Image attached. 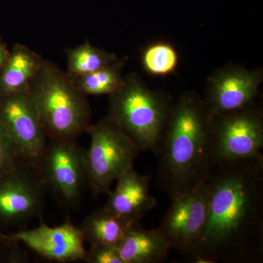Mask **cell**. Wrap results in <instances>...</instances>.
I'll list each match as a JSON object with an SVG mask.
<instances>
[{
	"label": "cell",
	"mask_w": 263,
	"mask_h": 263,
	"mask_svg": "<svg viewBox=\"0 0 263 263\" xmlns=\"http://www.w3.org/2000/svg\"><path fill=\"white\" fill-rule=\"evenodd\" d=\"M44 187L37 170L24 164L0 176V221L14 224L35 217L42 211Z\"/></svg>",
	"instance_id": "obj_11"
},
{
	"label": "cell",
	"mask_w": 263,
	"mask_h": 263,
	"mask_svg": "<svg viewBox=\"0 0 263 263\" xmlns=\"http://www.w3.org/2000/svg\"><path fill=\"white\" fill-rule=\"evenodd\" d=\"M37 171L44 186L68 206L76 205L88 187L85 150L76 141L50 139Z\"/></svg>",
	"instance_id": "obj_7"
},
{
	"label": "cell",
	"mask_w": 263,
	"mask_h": 263,
	"mask_svg": "<svg viewBox=\"0 0 263 263\" xmlns=\"http://www.w3.org/2000/svg\"><path fill=\"white\" fill-rule=\"evenodd\" d=\"M262 82L261 67L247 69L229 62L208 77L202 99L213 117L229 113L255 103Z\"/></svg>",
	"instance_id": "obj_9"
},
{
	"label": "cell",
	"mask_w": 263,
	"mask_h": 263,
	"mask_svg": "<svg viewBox=\"0 0 263 263\" xmlns=\"http://www.w3.org/2000/svg\"><path fill=\"white\" fill-rule=\"evenodd\" d=\"M44 60L27 46L15 44L0 72V98L28 89Z\"/></svg>",
	"instance_id": "obj_15"
},
{
	"label": "cell",
	"mask_w": 263,
	"mask_h": 263,
	"mask_svg": "<svg viewBox=\"0 0 263 263\" xmlns=\"http://www.w3.org/2000/svg\"><path fill=\"white\" fill-rule=\"evenodd\" d=\"M174 104L171 95L152 89L133 72L124 76L120 89L109 95L108 115L141 151L157 155Z\"/></svg>",
	"instance_id": "obj_4"
},
{
	"label": "cell",
	"mask_w": 263,
	"mask_h": 263,
	"mask_svg": "<svg viewBox=\"0 0 263 263\" xmlns=\"http://www.w3.org/2000/svg\"><path fill=\"white\" fill-rule=\"evenodd\" d=\"M8 237L10 241L24 243L38 255L54 262L85 260L87 254L81 228L68 221L53 228L41 224Z\"/></svg>",
	"instance_id": "obj_12"
},
{
	"label": "cell",
	"mask_w": 263,
	"mask_h": 263,
	"mask_svg": "<svg viewBox=\"0 0 263 263\" xmlns=\"http://www.w3.org/2000/svg\"><path fill=\"white\" fill-rule=\"evenodd\" d=\"M216 164L224 160L263 157V110L253 103L213 119Z\"/></svg>",
	"instance_id": "obj_6"
},
{
	"label": "cell",
	"mask_w": 263,
	"mask_h": 263,
	"mask_svg": "<svg viewBox=\"0 0 263 263\" xmlns=\"http://www.w3.org/2000/svg\"><path fill=\"white\" fill-rule=\"evenodd\" d=\"M123 263H161L171 250L158 230H146L140 223L129 227L118 246Z\"/></svg>",
	"instance_id": "obj_14"
},
{
	"label": "cell",
	"mask_w": 263,
	"mask_h": 263,
	"mask_svg": "<svg viewBox=\"0 0 263 263\" xmlns=\"http://www.w3.org/2000/svg\"><path fill=\"white\" fill-rule=\"evenodd\" d=\"M9 49L4 41L0 37V72L3 68L10 55Z\"/></svg>",
	"instance_id": "obj_22"
},
{
	"label": "cell",
	"mask_w": 263,
	"mask_h": 263,
	"mask_svg": "<svg viewBox=\"0 0 263 263\" xmlns=\"http://www.w3.org/2000/svg\"><path fill=\"white\" fill-rule=\"evenodd\" d=\"M127 57L84 76L70 79L78 89L85 96L110 95L120 89L124 81V68L127 65Z\"/></svg>",
	"instance_id": "obj_17"
},
{
	"label": "cell",
	"mask_w": 263,
	"mask_h": 263,
	"mask_svg": "<svg viewBox=\"0 0 263 263\" xmlns=\"http://www.w3.org/2000/svg\"><path fill=\"white\" fill-rule=\"evenodd\" d=\"M131 226L104 206L91 213L81 229L85 241L89 242L91 246L118 247Z\"/></svg>",
	"instance_id": "obj_16"
},
{
	"label": "cell",
	"mask_w": 263,
	"mask_h": 263,
	"mask_svg": "<svg viewBox=\"0 0 263 263\" xmlns=\"http://www.w3.org/2000/svg\"><path fill=\"white\" fill-rule=\"evenodd\" d=\"M0 239L5 240H7V241L11 242L10 241L9 237H8V235H5V234H3V233H1V232H0Z\"/></svg>",
	"instance_id": "obj_23"
},
{
	"label": "cell",
	"mask_w": 263,
	"mask_h": 263,
	"mask_svg": "<svg viewBox=\"0 0 263 263\" xmlns=\"http://www.w3.org/2000/svg\"><path fill=\"white\" fill-rule=\"evenodd\" d=\"M0 119L21 163L37 170L48 136L28 89L0 98Z\"/></svg>",
	"instance_id": "obj_8"
},
{
	"label": "cell",
	"mask_w": 263,
	"mask_h": 263,
	"mask_svg": "<svg viewBox=\"0 0 263 263\" xmlns=\"http://www.w3.org/2000/svg\"><path fill=\"white\" fill-rule=\"evenodd\" d=\"M66 53L67 69L65 72L70 79L95 72L119 58L115 53L92 46L89 41L67 50Z\"/></svg>",
	"instance_id": "obj_18"
},
{
	"label": "cell",
	"mask_w": 263,
	"mask_h": 263,
	"mask_svg": "<svg viewBox=\"0 0 263 263\" xmlns=\"http://www.w3.org/2000/svg\"><path fill=\"white\" fill-rule=\"evenodd\" d=\"M28 90L49 139L77 141L86 133L89 102L56 64L44 60Z\"/></svg>",
	"instance_id": "obj_3"
},
{
	"label": "cell",
	"mask_w": 263,
	"mask_h": 263,
	"mask_svg": "<svg viewBox=\"0 0 263 263\" xmlns=\"http://www.w3.org/2000/svg\"><path fill=\"white\" fill-rule=\"evenodd\" d=\"M86 133L91 137L85 150L88 187L94 197L109 195L114 181L133 168L141 151L108 115L91 124Z\"/></svg>",
	"instance_id": "obj_5"
},
{
	"label": "cell",
	"mask_w": 263,
	"mask_h": 263,
	"mask_svg": "<svg viewBox=\"0 0 263 263\" xmlns=\"http://www.w3.org/2000/svg\"><path fill=\"white\" fill-rule=\"evenodd\" d=\"M206 198L200 187L173 199L157 228L171 249L190 261L206 221Z\"/></svg>",
	"instance_id": "obj_10"
},
{
	"label": "cell",
	"mask_w": 263,
	"mask_h": 263,
	"mask_svg": "<svg viewBox=\"0 0 263 263\" xmlns=\"http://www.w3.org/2000/svg\"><path fill=\"white\" fill-rule=\"evenodd\" d=\"M202 188L206 221L190 262H261L263 157L217 162Z\"/></svg>",
	"instance_id": "obj_1"
},
{
	"label": "cell",
	"mask_w": 263,
	"mask_h": 263,
	"mask_svg": "<svg viewBox=\"0 0 263 263\" xmlns=\"http://www.w3.org/2000/svg\"><path fill=\"white\" fill-rule=\"evenodd\" d=\"M21 164L14 144L0 119V176L16 169Z\"/></svg>",
	"instance_id": "obj_20"
},
{
	"label": "cell",
	"mask_w": 263,
	"mask_h": 263,
	"mask_svg": "<svg viewBox=\"0 0 263 263\" xmlns=\"http://www.w3.org/2000/svg\"><path fill=\"white\" fill-rule=\"evenodd\" d=\"M85 260L89 263H123L117 246L114 245L91 246Z\"/></svg>",
	"instance_id": "obj_21"
},
{
	"label": "cell",
	"mask_w": 263,
	"mask_h": 263,
	"mask_svg": "<svg viewBox=\"0 0 263 263\" xmlns=\"http://www.w3.org/2000/svg\"><path fill=\"white\" fill-rule=\"evenodd\" d=\"M151 180V176L138 174L134 167L129 170L117 179L105 207L127 224L140 223L157 205V200L150 193Z\"/></svg>",
	"instance_id": "obj_13"
},
{
	"label": "cell",
	"mask_w": 263,
	"mask_h": 263,
	"mask_svg": "<svg viewBox=\"0 0 263 263\" xmlns=\"http://www.w3.org/2000/svg\"><path fill=\"white\" fill-rule=\"evenodd\" d=\"M213 119L197 91L174 102L157 154V185L171 200L202 187L215 166Z\"/></svg>",
	"instance_id": "obj_2"
},
{
	"label": "cell",
	"mask_w": 263,
	"mask_h": 263,
	"mask_svg": "<svg viewBox=\"0 0 263 263\" xmlns=\"http://www.w3.org/2000/svg\"><path fill=\"white\" fill-rule=\"evenodd\" d=\"M179 53L167 42H156L148 45L141 54L143 68L150 75L166 76L175 72L179 64Z\"/></svg>",
	"instance_id": "obj_19"
}]
</instances>
